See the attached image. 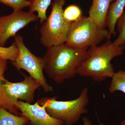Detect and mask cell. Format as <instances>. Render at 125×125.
I'll list each match as a JSON object with an SVG mask.
<instances>
[{
  "label": "cell",
  "instance_id": "16",
  "mask_svg": "<svg viewBox=\"0 0 125 125\" xmlns=\"http://www.w3.org/2000/svg\"><path fill=\"white\" fill-rule=\"evenodd\" d=\"M116 26L118 37L113 42L114 45L118 46L125 45V11L123 12L117 22Z\"/></svg>",
  "mask_w": 125,
  "mask_h": 125
},
{
  "label": "cell",
  "instance_id": "21",
  "mask_svg": "<svg viewBox=\"0 0 125 125\" xmlns=\"http://www.w3.org/2000/svg\"><path fill=\"white\" fill-rule=\"evenodd\" d=\"M120 125H125V119L121 122Z\"/></svg>",
  "mask_w": 125,
  "mask_h": 125
},
{
  "label": "cell",
  "instance_id": "8",
  "mask_svg": "<svg viewBox=\"0 0 125 125\" xmlns=\"http://www.w3.org/2000/svg\"><path fill=\"white\" fill-rule=\"evenodd\" d=\"M38 19L37 15L34 13L22 10H13L9 15L0 17V47H4L7 40L16 36L18 31Z\"/></svg>",
  "mask_w": 125,
  "mask_h": 125
},
{
  "label": "cell",
  "instance_id": "6",
  "mask_svg": "<svg viewBox=\"0 0 125 125\" xmlns=\"http://www.w3.org/2000/svg\"><path fill=\"white\" fill-rule=\"evenodd\" d=\"M106 39L109 40L107 29L99 28L89 16H83L72 23L65 44L74 48H88Z\"/></svg>",
  "mask_w": 125,
  "mask_h": 125
},
{
  "label": "cell",
  "instance_id": "5",
  "mask_svg": "<svg viewBox=\"0 0 125 125\" xmlns=\"http://www.w3.org/2000/svg\"><path fill=\"white\" fill-rule=\"evenodd\" d=\"M65 0H54L49 16L40 28V42L45 47L65 43L72 22L65 19L63 7Z\"/></svg>",
  "mask_w": 125,
  "mask_h": 125
},
{
  "label": "cell",
  "instance_id": "20",
  "mask_svg": "<svg viewBox=\"0 0 125 125\" xmlns=\"http://www.w3.org/2000/svg\"><path fill=\"white\" fill-rule=\"evenodd\" d=\"M83 125H92V121L89 120L88 118L84 116L82 117Z\"/></svg>",
  "mask_w": 125,
  "mask_h": 125
},
{
  "label": "cell",
  "instance_id": "19",
  "mask_svg": "<svg viewBox=\"0 0 125 125\" xmlns=\"http://www.w3.org/2000/svg\"><path fill=\"white\" fill-rule=\"evenodd\" d=\"M7 69V60L0 57V81L5 78L4 75Z\"/></svg>",
  "mask_w": 125,
  "mask_h": 125
},
{
  "label": "cell",
  "instance_id": "18",
  "mask_svg": "<svg viewBox=\"0 0 125 125\" xmlns=\"http://www.w3.org/2000/svg\"><path fill=\"white\" fill-rule=\"evenodd\" d=\"M0 2L11 7L13 10H18L29 7L30 0H0Z\"/></svg>",
  "mask_w": 125,
  "mask_h": 125
},
{
  "label": "cell",
  "instance_id": "2",
  "mask_svg": "<svg viewBox=\"0 0 125 125\" xmlns=\"http://www.w3.org/2000/svg\"><path fill=\"white\" fill-rule=\"evenodd\" d=\"M125 49V45L115 46L109 40L101 46L90 47L77 69V74L90 77L97 82L112 78L115 73L112 61L122 55Z\"/></svg>",
  "mask_w": 125,
  "mask_h": 125
},
{
  "label": "cell",
  "instance_id": "11",
  "mask_svg": "<svg viewBox=\"0 0 125 125\" xmlns=\"http://www.w3.org/2000/svg\"><path fill=\"white\" fill-rule=\"evenodd\" d=\"M125 0H115L109 7L106 21V27L109 32V39L116 34L117 22L124 12Z\"/></svg>",
  "mask_w": 125,
  "mask_h": 125
},
{
  "label": "cell",
  "instance_id": "9",
  "mask_svg": "<svg viewBox=\"0 0 125 125\" xmlns=\"http://www.w3.org/2000/svg\"><path fill=\"white\" fill-rule=\"evenodd\" d=\"M17 106L20 115L29 121V125H64L62 121L51 116L37 101L32 104L19 101Z\"/></svg>",
  "mask_w": 125,
  "mask_h": 125
},
{
  "label": "cell",
  "instance_id": "12",
  "mask_svg": "<svg viewBox=\"0 0 125 125\" xmlns=\"http://www.w3.org/2000/svg\"><path fill=\"white\" fill-rule=\"evenodd\" d=\"M29 122L24 116L13 114L0 107V125H26Z\"/></svg>",
  "mask_w": 125,
  "mask_h": 125
},
{
  "label": "cell",
  "instance_id": "15",
  "mask_svg": "<svg viewBox=\"0 0 125 125\" xmlns=\"http://www.w3.org/2000/svg\"><path fill=\"white\" fill-rule=\"evenodd\" d=\"M63 15L66 20L72 23L79 20L83 16L80 7L73 4L68 6L64 10Z\"/></svg>",
  "mask_w": 125,
  "mask_h": 125
},
{
  "label": "cell",
  "instance_id": "10",
  "mask_svg": "<svg viewBox=\"0 0 125 125\" xmlns=\"http://www.w3.org/2000/svg\"><path fill=\"white\" fill-rule=\"evenodd\" d=\"M115 0H92L89 16L101 28H106V21L109 7Z\"/></svg>",
  "mask_w": 125,
  "mask_h": 125
},
{
  "label": "cell",
  "instance_id": "23",
  "mask_svg": "<svg viewBox=\"0 0 125 125\" xmlns=\"http://www.w3.org/2000/svg\"><path fill=\"white\" fill-rule=\"evenodd\" d=\"M1 26L0 24V35L1 32Z\"/></svg>",
  "mask_w": 125,
  "mask_h": 125
},
{
  "label": "cell",
  "instance_id": "1",
  "mask_svg": "<svg viewBox=\"0 0 125 125\" xmlns=\"http://www.w3.org/2000/svg\"><path fill=\"white\" fill-rule=\"evenodd\" d=\"M88 48L71 47L65 43L47 48L43 57L44 71L49 78L60 84L77 75V70L87 54Z\"/></svg>",
  "mask_w": 125,
  "mask_h": 125
},
{
  "label": "cell",
  "instance_id": "22",
  "mask_svg": "<svg viewBox=\"0 0 125 125\" xmlns=\"http://www.w3.org/2000/svg\"><path fill=\"white\" fill-rule=\"evenodd\" d=\"M99 124L100 125H105L103 123H101V122L99 121Z\"/></svg>",
  "mask_w": 125,
  "mask_h": 125
},
{
  "label": "cell",
  "instance_id": "7",
  "mask_svg": "<svg viewBox=\"0 0 125 125\" xmlns=\"http://www.w3.org/2000/svg\"><path fill=\"white\" fill-rule=\"evenodd\" d=\"M14 37L19 54L15 60L11 62V64L18 71L22 69L27 71L45 92H52L53 87L48 84L43 74L45 65L43 57L33 54L25 44L22 36L16 35Z\"/></svg>",
  "mask_w": 125,
  "mask_h": 125
},
{
  "label": "cell",
  "instance_id": "13",
  "mask_svg": "<svg viewBox=\"0 0 125 125\" xmlns=\"http://www.w3.org/2000/svg\"><path fill=\"white\" fill-rule=\"evenodd\" d=\"M52 0H30L29 11L37 12L40 22L42 23L47 18L46 11Z\"/></svg>",
  "mask_w": 125,
  "mask_h": 125
},
{
  "label": "cell",
  "instance_id": "4",
  "mask_svg": "<svg viewBox=\"0 0 125 125\" xmlns=\"http://www.w3.org/2000/svg\"><path fill=\"white\" fill-rule=\"evenodd\" d=\"M24 79L13 83L4 78L0 81V107L13 114L18 115V101L32 103L34 101V94L40 85L31 76L23 74Z\"/></svg>",
  "mask_w": 125,
  "mask_h": 125
},
{
  "label": "cell",
  "instance_id": "17",
  "mask_svg": "<svg viewBox=\"0 0 125 125\" xmlns=\"http://www.w3.org/2000/svg\"><path fill=\"white\" fill-rule=\"evenodd\" d=\"M19 50L15 42L9 47H0V57L11 62L18 56Z\"/></svg>",
  "mask_w": 125,
  "mask_h": 125
},
{
  "label": "cell",
  "instance_id": "14",
  "mask_svg": "<svg viewBox=\"0 0 125 125\" xmlns=\"http://www.w3.org/2000/svg\"><path fill=\"white\" fill-rule=\"evenodd\" d=\"M109 91L111 93L120 91L125 94V71L115 72L112 77Z\"/></svg>",
  "mask_w": 125,
  "mask_h": 125
},
{
  "label": "cell",
  "instance_id": "3",
  "mask_svg": "<svg viewBox=\"0 0 125 125\" xmlns=\"http://www.w3.org/2000/svg\"><path fill=\"white\" fill-rule=\"evenodd\" d=\"M88 89L84 88L78 98L67 101H58L57 97H44L37 101L52 117L63 122L65 125H73L83 115L88 112Z\"/></svg>",
  "mask_w": 125,
  "mask_h": 125
}]
</instances>
